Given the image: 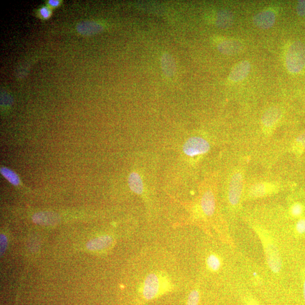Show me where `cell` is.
Here are the masks:
<instances>
[{
	"label": "cell",
	"mask_w": 305,
	"mask_h": 305,
	"mask_svg": "<svg viewBox=\"0 0 305 305\" xmlns=\"http://www.w3.org/2000/svg\"><path fill=\"white\" fill-rule=\"evenodd\" d=\"M251 69V63L248 61L238 62L231 70L229 75V80L233 83L241 82L250 74Z\"/></svg>",
	"instance_id": "8"
},
{
	"label": "cell",
	"mask_w": 305,
	"mask_h": 305,
	"mask_svg": "<svg viewBox=\"0 0 305 305\" xmlns=\"http://www.w3.org/2000/svg\"><path fill=\"white\" fill-rule=\"evenodd\" d=\"M215 198L211 190L203 193L201 199V207L203 213L208 216H212L215 210Z\"/></svg>",
	"instance_id": "10"
},
{
	"label": "cell",
	"mask_w": 305,
	"mask_h": 305,
	"mask_svg": "<svg viewBox=\"0 0 305 305\" xmlns=\"http://www.w3.org/2000/svg\"><path fill=\"white\" fill-rule=\"evenodd\" d=\"M294 151L301 153L305 149V132L297 137L293 146Z\"/></svg>",
	"instance_id": "19"
},
{
	"label": "cell",
	"mask_w": 305,
	"mask_h": 305,
	"mask_svg": "<svg viewBox=\"0 0 305 305\" xmlns=\"http://www.w3.org/2000/svg\"><path fill=\"white\" fill-rule=\"evenodd\" d=\"M128 185L131 190L138 195H142L144 190V185L141 177L134 172L129 175Z\"/></svg>",
	"instance_id": "15"
},
{
	"label": "cell",
	"mask_w": 305,
	"mask_h": 305,
	"mask_svg": "<svg viewBox=\"0 0 305 305\" xmlns=\"http://www.w3.org/2000/svg\"><path fill=\"white\" fill-rule=\"evenodd\" d=\"M78 32L83 35H92L99 33L103 27L100 24L92 21H85L78 24L76 27Z\"/></svg>",
	"instance_id": "14"
},
{
	"label": "cell",
	"mask_w": 305,
	"mask_h": 305,
	"mask_svg": "<svg viewBox=\"0 0 305 305\" xmlns=\"http://www.w3.org/2000/svg\"><path fill=\"white\" fill-rule=\"evenodd\" d=\"M296 11L297 15L299 16H305V0H301L298 2Z\"/></svg>",
	"instance_id": "22"
},
{
	"label": "cell",
	"mask_w": 305,
	"mask_h": 305,
	"mask_svg": "<svg viewBox=\"0 0 305 305\" xmlns=\"http://www.w3.org/2000/svg\"><path fill=\"white\" fill-rule=\"evenodd\" d=\"M1 174L13 185H17L19 183V179L17 175L12 170L6 167L1 168Z\"/></svg>",
	"instance_id": "18"
},
{
	"label": "cell",
	"mask_w": 305,
	"mask_h": 305,
	"mask_svg": "<svg viewBox=\"0 0 305 305\" xmlns=\"http://www.w3.org/2000/svg\"><path fill=\"white\" fill-rule=\"evenodd\" d=\"M113 242V238L109 236H100L90 240L87 244V248L90 251H101L109 247Z\"/></svg>",
	"instance_id": "12"
},
{
	"label": "cell",
	"mask_w": 305,
	"mask_h": 305,
	"mask_svg": "<svg viewBox=\"0 0 305 305\" xmlns=\"http://www.w3.org/2000/svg\"><path fill=\"white\" fill-rule=\"evenodd\" d=\"M303 211V206L300 204L299 203H294V205L292 206L290 209L291 214L294 216H299L301 214H302Z\"/></svg>",
	"instance_id": "21"
},
{
	"label": "cell",
	"mask_w": 305,
	"mask_h": 305,
	"mask_svg": "<svg viewBox=\"0 0 305 305\" xmlns=\"http://www.w3.org/2000/svg\"><path fill=\"white\" fill-rule=\"evenodd\" d=\"M1 255H2L6 250L7 247V239L4 234H1Z\"/></svg>",
	"instance_id": "25"
},
{
	"label": "cell",
	"mask_w": 305,
	"mask_h": 305,
	"mask_svg": "<svg viewBox=\"0 0 305 305\" xmlns=\"http://www.w3.org/2000/svg\"><path fill=\"white\" fill-rule=\"evenodd\" d=\"M296 229L297 232L300 234L305 233V219H301L298 221L296 224Z\"/></svg>",
	"instance_id": "23"
},
{
	"label": "cell",
	"mask_w": 305,
	"mask_h": 305,
	"mask_svg": "<svg viewBox=\"0 0 305 305\" xmlns=\"http://www.w3.org/2000/svg\"><path fill=\"white\" fill-rule=\"evenodd\" d=\"M277 189L275 183L269 182H258L251 185L249 189V196L251 198H260L270 194Z\"/></svg>",
	"instance_id": "7"
},
{
	"label": "cell",
	"mask_w": 305,
	"mask_h": 305,
	"mask_svg": "<svg viewBox=\"0 0 305 305\" xmlns=\"http://www.w3.org/2000/svg\"><path fill=\"white\" fill-rule=\"evenodd\" d=\"M303 293H304V299L305 301V280L304 284Z\"/></svg>",
	"instance_id": "27"
},
{
	"label": "cell",
	"mask_w": 305,
	"mask_h": 305,
	"mask_svg": "<svg viewBox=\"0 0 305 305\" xmlns=\"http://www.w3.org/2000/svg\"><path fill=\"white\" fill-rule=\"evenodd\" d=\"M35 223L43 226H51L56 224L59 220L58 216L52 212H40L35 214L33 217Z\"/></svg>",
	"instance_id": "13"
},
{
	"label": "cell",
	"mask_w": 305,
	"mask_h": 305,
	"mask_svg": "<svg viewBox=\"0 0 305 305\" xmlns=\"http://www.w3.org/2000/svg\"><path fill=\"white\" fill-rule=\"evenodd\" d=\"M243 47L240 41L233 38L224 40L218 45V50L221 53L230 55L239 54L243 50Z\"/></svg>",
	"instance_id": "9"
},
{
	"label": "cell",
	"mask_w": 305,
	"mask_h": 305,
	"mask_svg": "<svg viewBox=\"0 0 305 305\" xmlns=\"http://www.w3.org/2000/svg\"><path fill=\"white\" fill-rule=\"evenodd\" d=\"M286 65L293 74L303 71L305 67V45L303 42L296 41L290 45L286 55Z\"/></svg>",
	"instance_id": "2"
},
{
	"label": "cell",
	"mask_w": 305,
	"mask_h": 305,
	"mask_svg": "<svg viewBox=\"0 0 305 305\" xmlns=\"http://www.w3.org/2000/svg\"><path fill=\"white\" fill-rule=\"evenodd\" d=\"M276 15L271 10H265L255 15L253 18L254 25L261 30H267L275 23Z\"/></svg>",
	"instance_id": "6"
},
{
	"label": "cell",
	"mask_w": 305,
	"mask_h": 305,
	"mask_svg": "<svg viewBox=\"0 0 305 305\" xmlns=\"http://www.w3.org/2000/svg\"><path fill=\"white\" fill-rule=\"evenodd\" d=\"M253 275H254V276H257V273H256L255 272L253 273Z\"/></svg>",
	"instance_id": "28"
},
{
	"label": "cell",
	"mask_w": 305,
	"mask_h": 305,
	"mask_svg": "<svg viewBox=\"0 0 305 305\" xmlns=\"http://www.w3.org/2000/svg\"><path fill=\"white\" fill-rule=\"evenodd\" d=\"M267 259L269 268L273 272H279L282 269V260L277 248L272 244L267 248Z\"/></svg>",
	"instance_id": "11"
},
{
	"label": "cell",
	"mask_w": 305,
	"mask_h": 305,
	"mask_svg": "<svg viewBox=\"0 0 305 305\" xmlns=\"http://www.w3.org/2000/svg\"><path fill=\"white\" fill-rule=\"evenodd\" d=\"M233 20L232 13L228 10L221 11L217 17V24L220 27L227 28L231 26Z\"/></svg>",
	"instance_id": "16"
},
{
	"label": "cell",
	"mask_w": 305,
	"mask_h": 305,
	"mask_svg": "<svg viewBox=\"0 0 305 305\" xmlns=\"http://www.w3.org/2000/svg\"><path fill=\"white\" fill-rule=\"evenodd\" d=\"M170 282L160 273H150L144 281L142 294L144 300L150 301L165 293L170 288Z\"/></svg>",
	"instance_id": "1"
},
{
	"label": "cell",
	"mask_w": 305,
	"mask_h": 305,
	"mask_svg": "<svg viewBox=\"0 0 305 305\" xmlns=\"http://www.w3.org/2000/svg\"><path fill=\"white\" fill-rule=\"evenodd\" d=\"M48 3L53 7H56L59 5L60 1H58V0H50L48 1Z\"/></svg>",
	"instance_id": "26"
},
{
	"label": "cell",
	"mask_w": 305,
	"mask_h": 305,
	"mask_svg": "<svg viewBox=\"0 0 305 305\" xmlns=\"http://www.w3.org/2000/svg\"><path fill=\"white\" fill-rule=\"evenodd\" d=\"M209 143L201 137L195 136L189 138L183 146V152L189 157H196L206 154L209 151Z\"/></svg>",
	"instance_id": "4"
},
{
	"label": "cell",
	"mask_w": 305,
	"mask_h": 305,
	"mask_svg": "<svg viewBox=\"0 0 305 305\" xmlns=\"http://www.w3.org/2000/svg\"><path fill=\"white\" fill-rule=\"evenodd\" d=\"M199 293L197 290H193L189 293L187 305H198Z\"/></svg>",
	"instance_id": "20"
},
{
	"label": "cell",
	"mask_w": 305,
	"mask_h": 305,
	"mask_svg": "<svg viewBox=\"0 0 305 305\" xmlns=\"http://www.w3.org/2000/svg\"><path fill=\"white\" fill-rule=\"evenodd\" d=\"M282 116L281 109L278 107L269 108L263 114L261 123L262 128L266 134H270L278 124Z\"/></svg>",
	"instance_id": "5"
},
{
	"label": "cell",
	"mask_w": 305,
	"mask_h": 305,
	"mask_svg": "<svg viewBox=\"0 0 305 305\" xmlns=\"http://www.w3.org/2000/svg\"><path fill=\"white\" fill-rule=\"evenodd\" d=\"M244 175L243 171L236 170L231 175L228 188V199L231 206L239 204L243 194Z\"/></svg>",
	"instance_id": "3"
},
{
	"label": "cell",
	"mask_w": 305,
	"mask_h": 305,
	"mask_svg": "<svg viewBox=\"0 0 305 305\" xmlns=\"http://www.w3.org/2000/svg\"><path fill=\"white\" fill-rule=\"evenodd\" d=\"M206 264L210 270L213 271H218L221 266L220 259L215 254H210L206 259Z\"/></svg>",
	"instance_id": "17"
},
{
	"label": "cell",
	"mask_w": 305,
	"mask_h": 305,
	"mask_svg": "<svg viewBox=\"0 0 305 305\" xmlns=\"http://www.w3.org/2000/svg\"><path fill=\"white\" fill-rule=\"evenodd\" d=\"M40 13L42 17L44 18H48V17H50L51 15V10L49 9V8H47V7H43V8H41L40 10Z\"/></svg>",
	"instance_id": "24"
}]
</instances>
